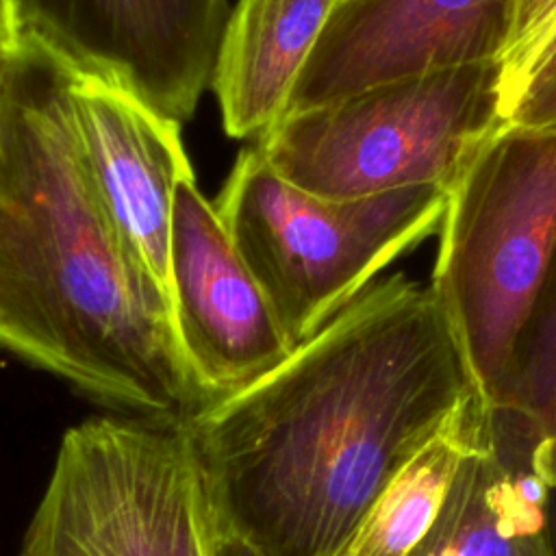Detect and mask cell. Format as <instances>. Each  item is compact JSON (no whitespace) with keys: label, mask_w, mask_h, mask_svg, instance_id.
Instances as JSON below:
<instances>
[{"label":"cell","mask_w":556,"mask_h":556,"mask_svg":"<svg viewBox=\"0 0 556 556\" xmlns=\"http://www.w3.org/2000/svg\"><path fill=\"white\" fill-rule=\"evenodd\" d=\"M478 395L432 287L371 282L274 371L185 421L213 528L256 556H337Z\"/></svg>","instance_id":"cell-1"},{"label":"cell","mask_w":556,"mask_h":556,"mask_svg":"<svg viewBox=\"0 0 556 556\" xmlns=\"http://www.w3.org/2000/svg\"><path fill=\"white\" fill-rule=\"evenodd\" d=\"M72 65L20 35L0 115V348L156 421L206 406L167 293L126 252L87 172Z\"/></svg>","instance_id":"cell-2"},{"label":"cell","mask_w":556,"mask_h":556,"mask_svg":"<svg viewBox=\"0 0 556 556\" xmlns=\"http://www.w3.org/2000/svg\"><path fill=\"white\" fill-rule=\"evenodd\" d=\"M556 245V132L504 124L447 191L432 291L497 406Z\"/></svg>","instance_id":"cell-3"},{"label":"cell","mask_w":556,"mask_h":556,"mask_svg":"<svg viewBox=\"0 0 556 556\" xmlns=\"http://www.w3.org/2000/svg\"><path fill=\"white\" fill-rule=\"evenodd\" d=\"M445 204L447 191L437 185L315 195L285 180L254 143L239 152L215 208L298 348L421 243Z\"/></svg>","instance_id":"cell-4"},{"label":"cell","mask_w":556,"mask_h":556,"mask_svg":"<svg viewBox=\"0 0 556 556\" xmlns=\"http://www.w3.org/2000/svg\"><path fill=\"white\" fill-rule=\"evenodd\" d=\"M504 124L502 61H491L285 115L256 148L285 180L324 198L419 185L450 191Z\"/></svg>","instance_id":"cell-5"},{"label":"cell","mask_w":556,"mask_h":556,"mask_svg":"<svg viewBox=\"0 0 556 556\" xmlns=\"http://www.w3.org/2000/svg\"><path fill=\"white\" fill-rule=\"evenodd\" d=\"M185 421L93 417L63 434L17 556H211Z\"/></svg>","instance_id":"cell-6"},{"label":"cell","mask_w":556,"mask_h":556,"mask_svg":"<svg viewBox=\"0 0 556 556\" xmlns=\"http://www.w3.org/2000/svg\"><path fill=\"white\" fill-rule=\"evenodd\" d=\"M167 295L180 354L206 404L261 380L295 350L193 176L174 193Z\"/></svg>","instance_id":"cell-7"},{"label":"cell","mask_w":556,"mask_h":556,"mask_svg":"<svg viewBox=\"0 0 556 556\" xmlns=\"http://www.w3.org/2000/svg\"><path fill=\"white\" fill-rule=\"evenodd\" d=\"M28 35L78 72L185 122L211 85L228 0H15Z\"/></svg>","instance_id":"cell-8"},{"label":"cell","mask_w":556,"mask_h":556,"mask_svg":"<svg viewBox=\"0 0 556 556\" xmlns=\"http://www.w3.org/2000/svg\"><path fill=\"white\" fill-rule=\"evenodd\" d=\"M515 15L517 0H337L285 115L380 85L502 61Z\"/></svg>","instance_id":"cell-9"},{"label":"cell","mask_w":556,"mask_h":556,"mask_svg":"<svg viewBox=\"0 0 556 556\" xmlns=\"http://www.w3.org/2000/svg\"><path fill=\"white\" fill-rule=\"evenodd\" d=\"M72 115L113 228L135 265L167 293L174 193L193 176L180 122L117 83L78 70L72 74Z\"/></svg>","instance_id":"cell-10"},{"label":"cell","mask_w":556,"mask_h":556,"mask_svg":"<svg viewBox=\"0 0 556 556\" xmlns=\"http://www.w3.org/2000/svg\"><path fill=\"white\" fill-rule=\"evenodd\" d=\"M549 495L528 465L523 439L489 410L439 515L408 556H556Z\"/></svg>","instance_id":"cell-11"},{"label":"cell","mask_w":556,"mask_h":556,"mask_svg":"<svg viewBox=\"0 0 556 556\" xmlns=\"http://www.w3.org/2000/svg\"><path fill=\"white\" fill-rule=\"evenodd\" d=\"M337 0H239L230 9L211 74L224 130L261 139L289 96Z\"/></svg>","instance_id":"cell-12"},{"label":"cell","mask_w":556,"mask_h":556,"mask_svg":"<svg viewBox=\"0 0 556 556\" xmlns=\"http://www.w3.org/2000/svg\"><path fill=\"white\" fill-rule=\"evenodd\" d=\"M489 410L482 395L473 397L408 458L337 556H408L439 515L458 463L484 428Z\"/></svg>","instance_id":"cell-13"},{"label":"cell","mask_w":556,"mask_h":556,"mask_svg":"<svg viewBox=\"0 0 556 556\" xmlns=\"http://www.w3.org/2000/svg\"><path fill=\"white\" fill-rule=\"evenodd\" d=\"M513 415L528 443V465L556 493V245L543 289L517 339L497 406Z\"/></svg>","instance_id":"cell-14"},{"label":"cell","mask_w":556,"mask_h":556,"mask_svg":"<svg viewBox=\"0 0 556 556\" xmlns=\"http://www.w3.org/2000/svg\"><path fill=\"white\" fill-rule=\"evenodd\" d=\"M556 46V0H517L510 46L502 59L504 122L526 83Z\"/></svg>","instance_id":"cell-15"},{"label":"cell","mask_w":556,"mask_h":556,"mask_svg":"<svg viewBox=\"0 0 556 556\" xmlns=\"http://www.w3.org/2000/svg\"><path fill=\"white\" fill-rule=\"evenodd\" d=\"M506 124L526 130L556 132V46L508 109Z\"/></svg>","instance_id":"cell-16"},{"label":"cell","mask_w":556,"mask_h":556,"mask_svg":"<svg viewBox=\"0 0 556 556\" xmlns=\"http://www.w3.org/2000/svg\"><path fill=\"white\" fill-rule=\"evenodd\" d=\"M211 556H256L243 541L217 532L213 528V543H211Z\"/></svg>","instance_id":"cell-17"},{"label":"cell","mask_w":556,"mask_h":556,"mask_svg":"<svg viewBox=\"0 0 556 556\" xmlns=\"http://www.w3.org/2000/svg\"><path fill=\"white\" fill-rule=\"evenodd\" d=\"M20 39V24L15 13V0H0V41L13 43Z\"/></svg>","instance_id":"cell-18"},{"label":"cell","mask_w":556,"mask_h":556,"mask_svg":"<svg viewBox=\"0 0 556 556\" xmlns=\"http://www.w3.org/2000/svg\"><path fill=\"white\" fill-rule=\"evenodd\" d=\"M13 43L0 41V115H2V100H4V89H7V76H9V65L13 56Z\"/></svg>","instance_id":"cell-19"}]
</instances>
